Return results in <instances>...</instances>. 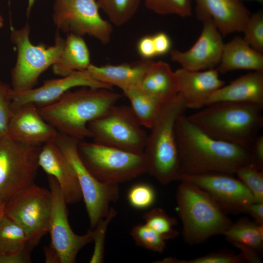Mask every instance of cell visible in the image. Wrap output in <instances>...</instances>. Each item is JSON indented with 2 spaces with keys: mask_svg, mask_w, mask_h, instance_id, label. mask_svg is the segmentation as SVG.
Listing matches in <instances>:
<instances>
[{
  "mask_svg": "<svg viewBox=\"0 0 263 263\" xmlns=\"http://www.w3.org/2000/svg\"><path fill=\"white\" fill-rule=\"evenodd\" d=\"M175 131L178 175L209 172L234 174L250 163L249 149L211 137L184 114L177 118Z\"/></svg>",
  "mask_w": 263,
  "mask_h": 263,
  "instance_id": "1",
  "label": "cell"
},
{
  "mask_svg": "<svg viewBox=\"0 0 263 263\" xmlns=\"http://www.w3.org/2000/svg\"><path fill=\"white\" fill-rule=\"evenodd\" d=\"M121 95L112 90L69 91L56 102L38 108L43 119L58 132L78 140L91 137L88 124L116 104Z\"/></svg>",
  "mask_w": 263,
  "mask_h": 263,
  "instance_id": "2",
  "label": "cell"
},
{
  "mask_svg": "<svg viewBox=\"0 0 263 263\" xmlns=\"http://www.w3.org/2000/svg\"><path fill=\"white\" fill-rule=\"evenodd\" d=\"M263 109L262 105L221 102L187 117L211 137L249 149L263 127Z\"/></svg>",
  "mask_w": 263,
  "mask_h": 263,
  "instance_id": "3",
  "label": "cell"
},
{
  "mask_svg": "<svg viewBox=\"0 0 263 263\" xmlns=\"http://www.w3.org/2000/svg\"><path fill=\"white\" fill-rule=\"evenodd\" d=\"M186 109L179 94L175 100L164 103L147 136L143 151L147 173L163 185L177 180L179 174L175 127L177 118Z\"/></svg>",
  "mask_w": 263,
  "mask_h": 263,
  "instance_id": "4",
  "label": "cell"
},
{
  "mask_svg": "<svg viewBox=\"0 0 263 263\" xmlns=\"http://www.w3.org/2000/svg\"><path fill=\"white\" fill-rule=\"evenodd\" d=\"M176 198L183 236L189 244L202 243L215 235L223 234L232 224L217 202L195 185L181 182Z\"/></svg>",
  "mask_w": 263,
  "mask_h": 263,
  "instance_id": "5",
  "label": "cell"
},
{
  "mask_svg": "<svg viewBox=\"0 0 263 263\" xmlns=\"http://www.w3.org/2000/svg\"><path fill=\"white\" fill-rule=\"evenodd\" d=\"M77 148L85 166L101 182L118 185L147 173L143 153L84 140L79 141Z\"/></svg>",
  "mask_w": 263,
  "mask_h": 263,
  "instance_id": "6",
  "label": "cell"
},
{
  "mask_svg": "<svg viewBox=\"0 0 263 263\" xmlns=\"http://www.w3.org/2000/svg\"><path fill=\"white\" fill-rule=\"evenodd\" d=\"M30 31L27 23L19 29H11V40L17 51L16 62L11 73V88L14 92L33 88L40 75L56 62L64 47L65 39L58 34L53 45H34L30 39Z\"/></svg>",
  "mask_w": 263,
  "mask_h": 263,
  "instance_id": "7",
  "label": "cell"
},
{
  "mask_svg": "<svg viewBox=\"0 0 263 263\" xmlns=\"http://www.w3.org/2000/svg\"><path fill=\"white\" fill-rule=\"evenodd\" d=\"M80 140L59 132L54 140L73 169L81 189L91 229L109 214L119 197L118 185L101 182L90 172L78 151Z\"/></svg>",
  "mask_w": 263,
  "mask_h": 263,
  "instance_id": "8",
  "label": "cell"
},
{
  "mask_svg": "<svg viewBox=\"0 0 263 263\" xmlns=\"http://www.w3.org/2000/svg\"><path fill=\"white\" fill-rule=\"evenodd\" d=\"M42 145L0 138V201L6 204L35 184Z\"/></svg>",
  "mask_w": 263,
  "mask_h": 263,
  "instance_id": "9",
  "label": "cell"
},
{
  "mask_svg": "<svg viewBox=\"0 0 263 263\" xmlns=\"http://www.w3.org/2000/svg\"><path fill=\"white\" fill-rule=\"evenodd\" d=\"M143 127L130 106L116 104L88 124L94 142L137 153L148 136Z\"/></svg>",
  "mask_w": 263,
  "mask_h": 263,
  "instance_id": "10",
  "label": "cell"
},
{
  "mask_svg": "<svg viewBox=\"0 0 263 263\" xmlns=\"http://www.w3.org/2000/svg\"><path fill=\"white\" fill-rule=\"evenodd\" d=\"M51 208L50 190L34 184L6 203L4 214L23 228L34 247L48 233Z\"/></svg>",
  "mask_w": 263,
  "mask_h": 263,
  "instance_id": "11",
  "label": "cell"
},
{
  "mask_svg": "<svg viewBox=\"0 0 263 263\" xmlns=\"http://www.w3.org/2000/svg\"><path fill=\"white\" fill-rule=\"evenodd\" d=\"M99 9L95 0H55L53 22L61 31L81 37L87 35L107 44L113 27L100 16Z\"/></svg>",
  "mask_w": 263,
  "mask_h": 263,
  "instance_id": "12",
  "label": "cell"
},
{
  "mask_svg": "<svg viewBox=\"0 0 263 263\" xmlns=\"http://www.w3.org/2000/svg\"><path fill=\"white\" fill-rule=\"evenodd\" d=\"M48 180L52 198L50 246L57 254L60 263H73L80 250L93 242L92 230L82 235L74 232L68 221L67 204L59 186L52 176L48 175Z\"/></svg>",
  "mask_w": 263,
  "mask_h": 263,
  "instance_id": "13",
  "label": "cell"
},
{
  "mask_svg": "<svg viewBox=\"0 0 263 263\" xmlns=\"http://www.w3.org/2000/svg\"><path fill=\"white\" fill-rule=\"evenodd\" d=\"M232 175L219 172L180 174L177 180L198 186L207 192L223 210L246 212L248 207L256 201L245 185Z\"/></svg>",
  "mask_w": 263,
  "mask_h": 263,
  "instance_id": "14",
  "label": "cell"
},
{
  "mask_svg": "<svg viewBox=\"0 0 263 263\" xmlns=\"http://www.w3.org/2000/svg\"><path fill=\"white\" fill-rule=\"evenodd\" d=\"M76 87L110 90L113 88L94 78L86 70L76 71L59 78L46 80L37 88L18 93L12 90V110L14 112L27 104H34L38 108L47 106L56 102L71 89Z\"/></svg>",
  "mask_w": 263,
  "mask_h": 263,
  "instance_id": "15",
  "label": "cell"
},
{
  "mask_svg": "<svg viewBox=\"0 0 263 263\" xmlns=\"http://www.w3.org/2000/svg\"><path fill=\"white\" fill-rule=\"evenodd\" d=\"M202 32L196 42L188 50L182 52L173 49L170 52L172 61L182 68L199 71L214 69L219 64L225 43L222 34L210 18L201 20Z\"/></svg>",
  "mask_w": 263,
  "mask_h": 263,
  "instance_id": "16",
  "label": "cell"
},
{
  "mask_svg": "<svg viewBox=\"0 0 263 263\" xmlns=\"http://www.w3.org/2000/svg\"><path fill=\"white\" fill-rule=\"evenodd\" d=\"M197 18H210L223 36L243 32L251 16L240 0H195Z\"/></svg>",
  "mask_w": 263,
  "mask_h": 263,
  "instance_id": "17",
  "label": "cell"
},
{
  "mask_svg": "<svg viewBox=\"0 0 263 263\" xmlns=\"http://www.w3.org/2000/svg\"><path fill=\"white\" fill-rule=\"evenodd\" d=\"M38 163L48 175L56 179L67 205L78 203L82 199L76 174L54 141L42 145Z\"/></svg>",
  "mask_w": 263,
  "mask_h": 263,
  "instance_id": "18",
  "label": "cell"
},
{
  "mask_svg": "<svg viewBox=\"0 0 263 263\" xmlns=\"http://www.w3.org/2000/svg\"><path fill=\"white\" fill-rule=\"evenodd\" d=\"M57 132L41 116L36 105L27 104L14 112L7 136L20 142L43 145L54 141Z\"/></svg>",
  "mask_w": 263,
  "mask_h": 263,
  "instance_id": "19",
  "label": "cell"
},
{
  "mask_svg": "<svg viewBox=\"0 0 263 263\" xmlns=\"http://www.w3.org/2000/svg\"><path fill=\"white\" fill-rule=\"evenodd\" d=\"M175 73L179 82V94L187 109H197L205 107L209 97L225 85L216 68L192 71L181 68Z\"/></svg>",
  "mask_w": 263,
  "mask_h": 263,
  "instance_id": "20",
  "label": "cell"
},
{
  "mask_svg": "<svg viewBox=\"0 0 263 263\" xmlns=\"http://www.w3.org/2000/svg\"><path fill=\"white\" fill-rule=\"evenodd\" d=\"M153 62L150 59L141 58L118 65L98 66L91 64L86 70L97 81L116 86L124 92L130 88L140 86Z\"/></svg>",
  "mask_w": 263,
  "mask_h": 263,
  "instance_id": "21",
  "label": "cell"
},
{
  "mask_svg": "<svg viewBox=\"0 0 263 263\" xmlns=\"http://www.w3.org/2000/svg\"><path fill=\"white\" fill-rule=\"evenodd\" d=\"M221 102L263 105V71H252L225 85L209 97L207 105Z\"/></svg>",
  "mask_w": 263,
  "mask_h": 263,
  "instance_id": "22",
  "label": "cell"
},
{
  "mask_svg": "<svg viewBox=\"0 0 263 263\" xmlns=\"http://www.w3.org/2000/svg\"><path fill=\"white\" fill-rule=\"evenodd\" d=\"M216 69L225 74L237 70L263 71V55L251 47L240 36L224 44Z\"/></svg>",
  "mask_w": 263,
  "mask_h": 263,
  "instance_id": "23",
  "label": "cell"
},
{
  "mask_svg": "<svg viewBox=\"0 0 263 263\" xmlns=\"http://www.w3.org/2000/svg\"><path fill=\"white\" fill-rule=\"evenodd\" d=\"M140 87L163 103L175 100L179 93L178 76L168 63L153 61Z\"/></svg>",
  "mask_w": 263,
  "mask_h": 263,
  "instance_id": "24",
  "label": "cell"
},
{
  "mask_svg": "<svg viewBox=\"0 0 263 263\" xmlns=\"http://www.w3.org/2000/svg\"><path fill=\"white\" fill-rule=\"evenodd\" d=\"M91 64L90 51L84 39L81 36L68 34L52 69L55 75L62 77L75 71L86 70Z\"/></svg>",
  "mask_w": 263,
  "mask_h": 263,
  "instance_id": "25",
  "label": "cell"
},
{
  "mask_svg": "<svg viewBox=\"0 0 263 263\" xmlns=\"http://www.w3.org/2000/svg\"><path fill=\"white\" fill-rule=\"evenodd\" d=\"M123 93L141 124L150 129L164 103L147 94L140 86L130 88Z\"/></svg>",
  "mask_w": 263,
  "mask_h": 263,
  "instance_id": "26",
  "label": "cell"
},
{
  "mask_svg": "<svg viewBox=\"0 0 263 263\" xmlns=\"http://www.w3.org/2000/svg\"><path fill=\"white\" fill-rule=\"evenodd\" d=\"M29 246L25 231L4 214L0 219V256L18 254Z\"/></svg>",
  "mask_w": 263,
  "mask_h": 263,
  "instance_id": "27",
  "label": "cell"
},
{
  "mask_svg": "<svg viewBox=\"0 0 263 263\" xmlns=\"http://www.w3.org/2000/svg\"><path fill=\"white\" fill-rule=\"evenodd\" d=\"M223 235L232 244L238 243L258 249L261 248L263 241V225L241 219L232 224Z\"/></svg>",
  "mask_w": 263,
  "mask_h": 263,
  "instance_id": "28",
  "label": "cell"
},
{
  "mask_svg": "<svg viewBox=\"0 0 263 263\" xmlns=\"http://www.w3.org/2000/svg\"><path fill=\"white\" fill-rule=\"evenodd\" d=\"M111 22L121 26L129 21L136 12L141 0H95Z\"/></svg>",
  "mask_w": 263,
  "mask_h": 263,
  "instance_id": "29",
  "label": "cell"
},
{
  "mask_svg": "<svg viewBox=\"0 0 263 263\" xmlns=\"http://www.w3.org/2000/svg\"><path fill=\"white\" fill-rule=\"evenodd\" d=\"M143 219L144 224L160 234L166 240L174 239L178 235V232L174 228L176 220L161 208H154L146 212Z\"/></svg>",
  "mask_w": 263,
  "mask_h": 263,
  "instance_id": "30",
  "label": "cell"
},
{
  "mask_svg": "<svg viewBox=\"0 0 263 263\" xmlns=\"http://www.w3.org/2000/svg\"><path fill=\"white\" fill-rule=\"evenodd\" d=\"M130 234L137 245L147 249L162 253L166 248L163 237L145 224L132 226Z\"/></svg>",
  "mask_w": 263,
  "mask_h": 263,
  "instance_id": "31",
  "label": "cell"
},
{
  "mask_svg": "<svg viewBox=\"0 0 263 263\" xmlns=\"http://www.w3.org/2000/svg\"><path fill=\"white\" fill-rule=\"evenodd\" d=\"M144 0L146 7L157 14L176 15L185 18L192 14L191 0Z\"/></svg>",
  "mask_w": 263,
  "mask_h": 263,
  "instance_id": "32",
  "label": "cell"
},
{
  "mask_svg": "<svg viewBox=\"0 0 263 263\" xmlns=\"http://www.w3.org/2000/svg\"><path fill=\"white\" fill-rule=\"evenodd\" d=\"M252 194L256 202L263 203V172L250 164L241 167L235 173Z\"/></svg>",
  "mask_w": 263,
  "mask_h": 263,
  "instance_id": "33",
  "label": "cell"
},
{
  "mask_svg": "<svg viewBox=\"0 0 263 263\" xmlns=\"http://www.w3.org/2000/svg\"><path fill=\"white\" fill-rule=\"evenodd\" d=\"M127 199L132 207L137 209H146L154 203L155 191L153 188L148 184L138 183L129 189Z\"/></svg>",
  "mask_w": 263,
  "mask_h": 263,
  "instance_id": "34",
  "label": "cell"
},
{
  "mask_svg": "<svg viewBox=\"0 0 263 263\" xmlns=\"http://www.w3.org/2000/svg\"><path fill=\"white\" fill-rule=\"evenodd\" d=\"M243 33L245 41L253 49L263 53V11L251 14Z\"/></svg>",
  "mask_w": 263,
  "mask_h": 263,
  "instance_id": "35",
  "label": "cell"
},
{
  "mask_svg": "<svg viewBox=\"0 0 263 263\" xmlns=\"http://www.w3.org/2000/svg\"><path fill=\"white\" fill-rule=\"evenodd\" d=\"M116 215V211L111 207L108 215L101 219L95 227L91 229L93 232V242L94 246L90 263H101L104 261L105 236L107 227L111 220Z\"/></svg>",
  "mask_w": 263,
  "mask_h": 263,
  "instance_id": "36",
  "label": "cell"
},
{
  "mask_svg": "<svg viewBox=\"0 0 263 263\" xmlns=\"http://www.w3.org/2000/svg\"><path fill=\"white\" fill-rule=\"evenodd\" d=\"M12 89L0 81V138L7 136L8 126L13 114Z\"/></svg>",
  "mask_w": 263,
  "mask_h": 263,
  "instance_id": "37",
  "label": "cell"
},
{
  "mask_svg": "<svg viewBox=\"0 0 263 263\" xmlns=\"http://www.w3.org/2000/svg\"><path fill=\"white\" fill-rule=\"evenodd\" d=\"M244 261L242 256L236 255L233 253L221 252L211 253L190 260H179L176 259L178 263H238Z\"/></svg>",
  "mask_w": 263,
  "mask_h": 263,
  "instance_id": "38",
  "label": "cell"
},
{
  "mask_svg": "<svg viewBox=\"0 0 263 263\" xmlns=\"http://www.w3.org/2000/svg\"><path fill=\"white\" fill-rule=\"evenodd\" d=\"M250 163L263 170V135H258L249 149Z\"/></svg>",
  "mask_w": 263,
  "mask_h": 263,
  "instance_id": "39",
  "label": "cell"
},
{
  "mask_svg": "<svg viewBox=\"0 0 263 263\" xmlns=\"http://www.w3.org/2000/svg\"><path fill=\"white\" fill-rule=\"evenodd\" d=\"M137 50L143 59H150L157 56L152 36H146L141 38L138 42Z\"/></svg>",
  "mask_w": 263,
  "mask_h": 263,
  "instance_id": "40",
  "label": "cell"
},
{
  "mask_svg": "<svg viewBox=\"0 0 263 263\" xmlns=\"http://www.w3.org/2000/svg\"><path fill=\"white\" fill-rule=\"evenodd\" d=\"M156 55L162 56L169 52L171 42L169 36L164 32H159L152 36Z\"/></svg>",
  "mask_w": 263,
  "mask_h": 263,
  "instance_id": "41",
  "label": "cell"
},
{
  "mask_svg": "<svg viewBox=\"0 0 263 263\" xmlns=\"http://www.w3.org/2000/svg\"><path fill=\"white\" fill-rule=\"evenodd\" d=\"M33 248V246H29L24 251L18 254L0 256V263H31V252Z\"/></svg>",
  "mask_w": 263,
  "mask_h": 263,
  "instance_id": "42",
  "label": "cell"
},
{
  "mask_svg": "<svg viewBox=\"0 0 263 263\" xmlns=\"http://www.w3.org/2000/svg\"><path fill=\"white\" fill-rule=\"evenodd\" d=\"M232 244L240 249L242 252L243 258L246 261L251 263H261V260L255 252V249L238 243H233Z\"/></svg>",
  "mask_w": 263,
  "mask_h": 263,
  "instance_id": "43",
  "label": "cell"
},
{
  "mask_svg": "<svg viewBox=\"0 0 263 263\" xmlns=\"http://www.w3.org/2000/svg\"><path fill=\"white\" fill-rule=\"evenodd\" d=\"M246 212L254 219L255 222L263 225V203L251 204L248 207Z\"/></svg>",
  "mask_w": 263,
  "mask_h": 263,
  "instance_id": "44",
  "label": "cell"
},
{
  "mask_svg": "<svg viewBox=\"0 0 263 263\" xmlns=\"http://www.w3.org/2000/svg\"><path fill=\"white\" fill-rule=\"evenodd\" d=\"M44 253L45 263H60L57 254L50 245L44 247Z\"/></svg>",
  "mask_w": 263,
  "mask_h": 263,
  "instance_id": "45",
  "label": "cell"
},
{
  "mask_svg": "<svg viewBox=\"0 0 263 263\" xmlns=\"http://www.w3.org/2000/svg\"><path fill=\"white\" fill-rule=\"evenodd\" d=\"M35 0H28V6L27 8V15L30 14V11L34 4Z\"/></svg>",
  "mask_w": 263,
  "mask_h": 263,
  "instance_id": "46",
  "label": "cell"
},
{
  "mask_svg": "<svg viewBox=\"0 0 263 263\" xmlns=\"http://www.w3.org/2000/svg\"><path fill=\"white\" fill-rule=\"evenodd\" d=\"M5 205V203L0 201V219L4 215Z\"/></svg>",
  "mask_w": 263,
  "mask_h": 263,
  "instance_id": "47",
  "label": "cell"
},
{
  "mask_svg": "<svg viewBox=\"0 0 263 263\" xmlns=\"http://www.w3.org/2000/svg\"><path fill=\"white\" fill-rule=\"evenodd\" d=\"M3 24V20L2 16L0 14V28H1Z\"/></svg>",
  "mask_w": 263,
  "mask_h": 263,
  "instance_id": "48",
  "label": "cell"
},
{
  "mask_svg": "<svg viewBox=\"0 0 263 263\" xmlns=\"http://www.w3.org/2000/svg\"><path fill=\"white\" fill-rule=\"evenodd\" d=\"M254 0V1H257L260 3L261 4L263 3V0Z\"/></svg>",
  "mask_w": 263,
  "mask_h": 263,
  "instance_id": "49",
  "label": "cell"
}]
</instances>
